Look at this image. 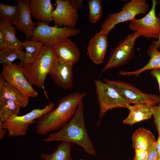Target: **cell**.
<instances>
[{
    "label": "cell",
    "instance_id": "38",
    "mask_svg": "<svg viewBox=\"0 0 160 160\" xmlns=\"http://www.w3.org/2000/svg\"><path fill=\"white\" fill-rule=\"evenodd\" d=\"M158 160H160V159H158Z\"/></svg>",
    "mask_w": 160,
    "mask_h": 160
},
{
    "label": "cell",
    "instance_id": "36",
    "mask_svg": "<svg viewBox=\"0 0 160 160\" xmlns=\"http://www.w3.org/2000/svg\"><path fill=\"white\" fill-rule=\"evenodd\" d=\"M156 145L157 150L160 158V135H158V138L156 141Z\"/></svg>",
    "mask_w": 160,
    "mask_h": 160
},
{
    "label": "cell",
    "instance_id": "20",
    "mask_svg": "<svg viewBox=\"0 0 160 160\" xmlns=\"http://www.w3.org/2000/svg\"><path fill=\"white\" fill-rule=\"evenodd\" d=\"M129 113L123 121L124 124L132 125L143 120L150 119L152 115L151 107L146 104H134L129 109Z\"/></svg>",
    "mask_w": 160,
    "mask_h": 160
},
{
    "label": "cell",
    "instance_id": "31",
    "mask_svg": "<svg viewBox=\"0 0 160 160\" xmlns=\"http://www.w3.org/2000/svg\"><path fill=\"white\" fill-rule=\"evenodd\" d=\"M148 158L147 151L135 149V155L132 160H148Z\"/></svg>",
    "mask_w": 160,
    "mask_h": 160
},
{
    "label": "cell",
    "instance_id": "24",
    "mask_svg": "<svg viewBox=\"0 0 160 160\" xmlns=\"http://www.w3.org/2000/svg\"><path fill=\"white\" fill-rule=\"evenodd\" d=\"M22 42L23 48L25 49L23 65L30 64L38 56L44 46V44L41 42L31 39H26Z\"/></svg>",
    "mask_w": 160,
    "mask_h": 160
},
{
    "label": "cell",
    "instance_id": "26",
    "mask_svg": "<svg viewBox=\"0 0 160 160\" xmlns=\"http://www.w3.org/2000/svg\"><path fill=\"white\" fill-rule=\"evenodd\" d=\"M20 105L17 103L7 100H0V122L3 123L13 116L18 115Z\"/></svg>",
    "mask_w": 160,
    "mask_h": 160
},
{
    "label": "cell",
    "instance_id": "1",
    "mask_svg": "<svg viewBox=\"0 0 160 160\" xmlns=\"http://www.w3.org/2000/svg\"><path fill=\"white\" fill-rule=\"evenodd\" d=\"M87 95L86 92H76L63 97L55 109L39 119L36 126V132L45 135L63 127L73 116L79 103Z\"/></svg>",
    "mask_w": 160,
    "mask_h": 160
},
{
    "label": "cell",
    "instance_id": "9",
    "mask_svg": "<svg viewBox=\"0 0 160 160\" xmlns=\"http://www.w3.org/2000/svg\"><path fill=\"white\" fill-rule=\"evenodd\" d=\"M103 81L116 89L129 104H146L151 107L159 104V95L145 93L137 87L126 81L104 79Z\"/></svg>",
    "mask_w": 160,
    "mask_h": 160
},
{
    "label": "cell",
    "instance_id": "4",
    "mask_svg": "<svg viewBox=\"0 0 160 160\" xmlns=\"http://www.w3.org/2000/svg\"><path fill=\"white\" fill-rule=\"evenodd\" d=\"M95 91L100 112L97 125L108 111L119 108L128 109L131 105L129 104L114 87L101 81L100 79L94 80Z\"/></svg>",
    "mask_w": 160,
    "mask_h": 160
},
{
    "label": "cell",
    "instance_id": "28",
    "mask_svg": "<svg viewBox=\"0 0 160 160\" xmlns=\"http://www.w3.org/2000/svg\"><path fill=\"white\" fill-rule=\"evenodd\" d=\"M89 7V20L90 22L95 23L101 18L103 14L102 1L101 0H87Z\"/></svg>",
    "mask_w": 160,
    "mask_h": 160
},
{
    "label": "cell",
    "instance_id": "30",
    "mask_svg": "<svg viewBox=\"0 0 160 160\" xmlns=\"http://www.w3.org/2000/svg\"><path fill=\"white\" fill-rule=\"evenodd\" d=\"M156 143H154L148 151V160H158L160 158L156 147Z\"/></svg>",
    "mask_w": 160,
    "mask_h": 160
},
{
    "label": "cell",
    "instance_id": "17",
    "mask_svg": "<svg viewBox=\"0 0 160 160\" xmlns=\"http://www.w3.org/2000/svg\"><path fill=\"white\" fill-rule=\"evenodd\" d=\"M29 7L35 19L48 24L53 21L52 14L55 9L51 0H31Z\"/></svg>",
    "mask_w": 160,
    "mask_h": 160
},
{
    "label": "cell",
    "instance_id": "10",
    "mask_svg": "<svg viewBox=\"0 0 160 160\" xmlns=\"http://www.w3.org/2000/svg\"><path fill=\"white\" fill-rule=\"evenodd\" d=\"M157 3L156 0H152L151 9L143 17L129 21L128 26L130 29L139 33L147 39H158L160 34V14L157 15L156 14Z\"/></svg>",
    "mask_w": 160,
    "mask_h": 160
},
{
    "label": "cell",
    "instance_id": "6",
    "mask_svg": "<svg viewBox=\"0 0 160 160\" xmlns=\"http://www.w3.org/2000/svg\"><path fill=\"white\" fill-rule=\"evenodd\" d=\"M81 30L67 27L51 26L48 24L41 21L36 23V26L30 39L43 43L44 46L53 47L70 36L78 35Z\"/></svg>",
    "mask_w": 160,
    "mask_h": 160
},
{
    "label": "cell",
    "instance_id": "8",
    "mask_svg": "<svg viewBox=\"0 0 160 160\" xmlns=\"http://www.w3.org/2000/svg\"><path fill=\"white\" fill-rule=\"evenodd\" d=\"M141 36L139 33L134 32L119 41L111 52L101 73L121 66L129 62L135 54L136 40Z\"/></svg>",
    "mask_w": 160,
    "mask_h": 160
},
{
    "label": "cell",
    "instance_id": "35",
    "mask_svg": "<svg viewBox=\"0 0 160 160\" xmlns=\"http://www.w3.org/2000/svg\"><path fill=\"white\" fill-rule=\"evenodd\" d=\"M7 130L3 128L0 125V140H2L4 137Z\"/></svg>",
    "mask_w": 160,
    "mask_h": 160
},
{
    "label": "cell",
    "instance_id": "22",
    "mask_svg": "<svg viewBox=\"0 0 160 160\" xmlns=\"http://www.w3.org/2000/svg\"><path fill=\"white\" fill-rule=\"evenodd\" d=\"M71 143L61 141L53 153H42L40 158L44 160H74L71 157Z\"/></svg>",
    "mask_w": 160,
    "mask_h": 160
},
{
    "label": "cell",
    "instance_id": "19",
    "mask_svg": "<svg viewBox=\"0 0 160 160\" xmlns=\"http://www.w3.org/2000/svg\"><path fill=\"white\" fill-rule=\"evenodd\" d=\"M156 46L153 41L149 46L147 51L150 59L147 63L143 67L138 70L130 71H121L119 74L123 76H136L137 77L144 71L149 70L156 69H160V52Z\"/></svg>",
    "mask_w": 160,
    "mask_h": 160
},
{
    "label": "cell",
    "instance_id": "7",
    "mask_svg": "<svg viewBox=\"0 0 160 160\" xmlns=\"http://www.w3.org/2000/svg\"><path fill=\"white\" fill-rule=\"evenodd\" d=\"M55 104L49 102L48 105L42 109H35L21 116L15 115L4 122H0V125L7 132V136L17 137L25 135L29 126L36 122L35 120L39 119L44 114L53 109Z\"/></svg>",
    "mask_w": 160,
    "mask_h": 160
},
{
    "label": "cell",
    "instance_id": "32",
    "mask_svg": "<svg viewBox=\"0 0 160 160\" xmlns=\"http://www.w3.org/2000/svg\"><path fill=\"white\" fill-rule=\"evenodd\" d=\"M150 74L152 75V76L154 78H155L158 82V86L159 90L160 97V69H156L151 70L150 72ZM160 105V101L159 104Z\"/></svg>",
    "mask_w": 160,
    "mask_h": 160
},
{
    "label": "cell",
    "instance_id": "11",
    "mask_svg": "<svg viewBox=\"0 0 160 160\" xmlns=\"http://www.w3.org/2000/svg\"><path fill=\"white\" fill-rule=\"evenodd\" d=\"M0 76L7 82L30 97H36L37 92L28 81L23 73V67L12 63L3 64Z\"/></svg>",
    "mask_w": 160,
    "mask_h": 160
},
{
    "label": "cell",
    "instance_id": "3",
    "mask_svg": "<svg viewBox=\"0 0 160 160\" xmlns=\"http://www.w3.org/2000/svg\"><path fill=\"white\" fill-rule=\"evenodd\" d=\"M57 61L52 47L44 45L32 63L22 66L23 73L31 85L43 88L47 75Z\"/></svg>",
    "mask_w": 160,
    "mask_h": 160
},
{
    "label": "cell",
    "instance_id": "39",
    "mask_svg": "<svg viewBox=\"0 0 160 160\" xmlns=\"http://www.w3.org/2000/svg\"><path fill=\"white\" fill-rule=\"evenodd\" d=\"M80 160H83V159H80Z\"/></svg>",
    "mask_w": 160,
    "mask_h": 160
},
{
    "label": "cell",
    "instance_id": "16",
    "mask_svg": "<svg viewBox=\"0 0 160 160\" xmlns=\"http://www.w3.org/2000/svg\"><path fill=\"white\" fill-rule=\"evenodd\" d=\"M30 1L29 0L16 1L20 9V16L15 25L16 29L22 32L28 40L32 36L36 25V24L31 19Z\"/></svg>",
    "mask_w": 160,
    "mask_h": 160
},
{
    "label": "cell",
    "instance_id": "13",
    "mask_svg": "<svg viewBox=\"0 0 160 160\" xmlns=\"http://www.w3.org/2000/svg\"><path fill=\"white\" fill-rule=\"evenodd\" d=\"M107 35L100 31L90 40L87 50L90 59L97 65L102 63L107 52Z\"/></svg>",
    "mask_w": 160,
    "mask_h": 160
},
{
    "label": "cell",
    "instance_id": "12",
    "mask_svg": "<svg viewBox=\"0 0 160 160\" xmlns=\"http://www.w3.org/2000/svg\"><path fill=\"white\" fill-rule=\"evenodd\" d=\"M56 8L52 14L55 26L74 28L79 18L77 12L72 6L70 0H56Z\"/></svg>",
    "mask_w": 160,
    "mask_h": 160
},
{
    "label": "cell",
    "instance_id": "2",
    "mask_svg": "<svg viewBox=\"0 0 160 160\" xmlns=\"http://www.w3.org/2000/svg\"><path fill=\"white\" fill-rule=\"evenodd\" d=\"M43 141L48 143L66 141L76 143L88 154L95 156L96 152L87 132L84 116V103H79L71 119L57 132L52 133Z\"/></svg>",
    "mask_w": 160,
    "mask_h": 160
},
{
    "label": "cell",
    "instance_id": "40",
    "mask_svg": "<svg viewBox=\"0 0 160 160\" xmlns=\"http://www.w3.org/2000/svg\"><path fill=\"white\" fill-rule=\"evenodd\" d=\"M159 48H160V47Z\"/></svg>",
    "mask_w": 160,
    "mask_h": 160
},
{
    "label": "cell",
    "instance_id": "33",
    "mask_svg": "<svg viewBox=\"0 0 160 160\" xmlns=\"http://www.w3.org/2000/svg\"><path fill=\"white\" fill-rule=\"evenodd\" d=\"M70 1L72 7L77 12L83 6L82 0H70Z\"/></svg>",
    "mask_w": 160,
    "mask_h": 160
},
{
    "label": "cell",
    "instance_id": "27",
    "mask_svg": "<svg viewBox=\"0 0 160 160\" xmlns=\"http://www.w3.org/2000/svg\"><path fill=\"white\" fill-rule=\"evenodd\" d=\"M25 52L22 49L17 48H8L0 51V63L10 64L16 59L20 60L19 65H23Z\"/></svg>",
    "mask_w": 160,
    "mask_h": 160
},
{
    "label": "cell",
    "instance_id": "37",
    "mask_svg": "<svg viewBox=\"0 0 160 160\" xmlns=\"http://www.w3.org/2000/svg\"><path fill=\"white\" fill-rule=\"evenodd\" d=\"M157 3L160 5V0H158ZM153 41L155 43L157 48L158 49L160 47V34L158 40L156 41Z\"/></svg>",
    "mask_w": 160,
    "mask_h": 160
},
{
    "label": "cell",
    "instance_id": "15",
    "mask_svg": "<svg viewBox=\"0 0 160 160\" xmlns=\"http://www.w3.org/2000/svg\"><path fill=\"white\" fill-rule=\"evenodd\" d=\"M52 47L57 60L61 63L73 65L79 58V49L68 38Z\"/></svg>",
    "mask_w": 160,
    "mask_h": 160
},
{
    "label": "cell",
    "instance_id": "23",
    "mask_svg": "<svg viewBox=\"0 0 160 160\" xmlns=\"http://www.w3.org/2000/svg\"><path fill=\"white\" fill-rule=\"evenodd\" d=\"M16 28L9 22L1 21L0 31L6 39L9 48H17L23 49V42L20 41L16 37Z\"/></svg>",
    "mask_w": 160,
    "mask_h": 160
},
{
    "label": "cell",
    "instance_id": "18",
    "mask_svg": "<svg viewBox=\"0 0 160 160\" xmlns=\"http://www.w3.org/2000/svg\"><path fill=\"white\" fill-rule=\"evenodd\" d=\"M0 100H12L19 104L21 108L28 105L29 97L24 94L0 76Z\"/></svg>",
    "mask_w": 160,
    "mask_h": 160
},
{
    "label": "cell",
    "instance_id": "14",
    "mask_svg": "<svg viewBox=\"0 0 160 160\" xmlns=\"http://www.w3.org/2000/svg\"><path fill=\"white\" fill-rule=\"evenodd\" d=\"M73 65L62 63L58 60L49 73L54 83L62 88H72L73 85Z\"/></svg>",
    "mask_w": 160,
    "mask_h": 160
},
{
    "label": "cell",
    "instance_id": "29",
    "mask_svg": "<svg viewBox=\"0 0 160 160\" xmlns=\"http://www.w3.org/2000/svg\"><path fill=\"white\" fill-rule=\"evenodd\" d=\"M151 110L158 135H160V105L151 107Z\"/></svg>",
    "mask_w": 160,
    "mask_h": 160
},
{
    "label": "cell",
    "instance_id": "25",
    "mask_svg": "<svg viewBox=\"0 0 160 160\" xmlns=\"http://www.w3.org/2000/svg\"><path fill=\"white\" fill-rule=\"evenodd\" d=\"M20 9L18 4L9 5L0 3L1 21H6L16 25L20 15Z\"/></svg>",
    "mask_w": 160,
    "mask_h": 160
},
{
    "label": "cell",
    "instance_id": "5",
    "mask_svg": "<svg viewBox=\"0 0 160 160\" xmlns=\"http://www.w3.org/2000/svg\"><path fill=\"white\" fill-rule=\"evenodd\" d=\"M149 5L145 0H131L125 3L121 10L112 13L106 17L101 25L100 31L108 35L117 24L130 21L137 15L145 14Z\"/></svg>",
    "mask_w": 160,
    "mask_h": 160
},
{
    "label": "cell",
    "instance_id": "21",
    "mask_svg": "<svg viewBox=\"0 0 160 160\" xmlns=\"http://www.w3.org/2000/svg\"><path fill=\"white\" fill-rule=\"evenodd\" d=\"M156 141L152 133L143 128H138L132 135V145L135 149L148 151Z\"/></svg>",
    "mask_w": 160,
    "mask_h": 160
},
{
    "label": "cell",
    "instance_id": "34",
    "mask_svg": "<svg viewBox=\"0 0 160 160\" xmlns=\"http://www.w3.org/2000/svg\"><path fill=\"white\" fill-rule=\"evenodd\" d=\"M9 48L7 41L2 33L0 31V49L4 50Z\"/></svg>",
    "mask_w": 160,
    "mask_h": 160
}]
</instances>
